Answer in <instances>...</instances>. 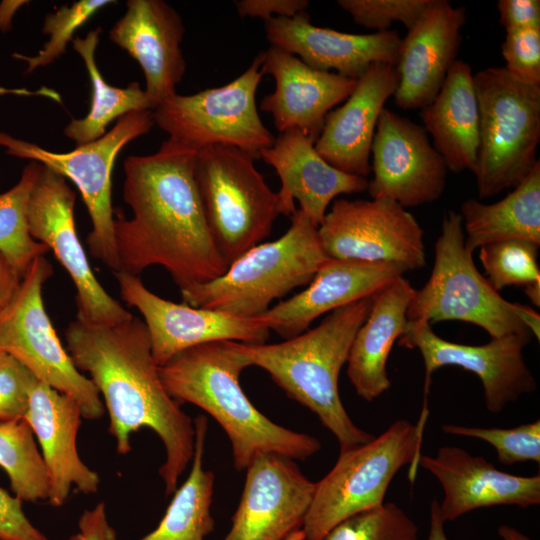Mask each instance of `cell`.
<instances>
[{"label": "cell", "instance_id": "f6af8a7d", "mask_svg": "<svg viewBox=\"0 0 540 540\" xmlns=\"http://www.w3.org/2000/svg\"><path fill=\"white\" fill-rule=\"evenodd\" d=\"M68 540H117V533L108 520L104 502L84 510L78 520V531Z\"/></svg>", "mask_w": 540, "mask_h": 540}, {"label": "cell", "instance_id": "836d02e7", "mask_svg": "<svg viewBox=\"0 0 540 540\" xmlns=\"http://www.w3.org/2000/svg\"><path fill=\"white\" fill-rule=\"evenodd\" d=\"M0 466L19 499L48 500L49 477L33 431L23 419L0 423Z\"/></svg>", "mask_w": 540, "mask_h": 540}, {"label": "cell", "instance_id": "ab89813d", "mask_svg": "<svg viewBox=\"0 0 540 540\" xmlns=\"http://www.w3.org/2000/svg\"><path fill=\"white\" fill-rule=\"evenodd\" d=\"M505 69L515 80L540 85V27L506 32L501 46Z\"/></svg>", "mask_w": 540, "mask_h": 540}, {"label": "cell", "instance_id": "7402d4cb", "mask_svg": "<svg viewBox=\"0 0 540 540\" xmlns=\"http://www.w3.org/2000/svg\"><path fill=\"white\" fill-rule=\"evenodd\" d=\"M270 45L281 48L308 66L358 80L374 63L395 66L401 37L394 30L351 34L318 27L307 12L273 17L264 22Z\"/></svg>", "mask_w": 540, "mask_h": 540}, {"label": "cell", "instance_id": "83f0119b", "mask_svg": "<svg viewBox=\"0 0 540 540\" xmlns=\"http://www.w3.org/2000/svg\"><path fill=\"white\" fill-rule=\"evenodd\" d=\"M415 291L410 281L400 276L372 296L370 312L353 339L347 359L349 380L366 401H373L391 386L387 360L406 328Z\"/></svg>", "mask_w": 540, "mask_h": 540}, {"label": "cell", "instance_id": "d6986e66", "mask_svg": "<svg viewBox=\"0 0 540 540\" xmlns=\"http://www.w3.org/2000/svg\"><path fill=\"white\" fill-rule=\"evenodd\" d=\"M184 32L181 15L163 0H128L126 12L109 31V40L141 67L153 110L177 93L185 74Z\"/></svg>", "mask_w": 540, "mask_h": 540}, {"label": "cell", "instance_id": "484cf974", "mask_svg": "<svg viewBox=\"0 0 540 540\" xmlns=\"http://www.w3.org/2000/svg\"><path fill=\"white\" fill-rule=\"evenodd\" d=\"M81 418V408L73 398L36 379L24 419L41 448L49 477L47 501L54 507L66 502L73 486L86 495L99 488V475L81 460L77 450Z\"/></svg>", "mask_w": 540, "mask_h": 540}, {"label": "cell", "instance_id": "bcb514c9", "mask_svg": "<svg viewBox=\"0 0 540 540\" xmlns=\"http://www.w3.org/2000/svg\"><path fill=\"white\" fill-rule=\"evenodd\" d=\"M22 277L0 253V313L17 292Z\"/></svg>", "mask_w": 540, "mask_h": 540}, {"label": "cell", "instance_id": "5bb4252c", "mask_svg": "<svg viewBox=\"0 0 540 540\" xmlns=\"http://www.w3.org/2000/svg\"><path fill=\"white\" fill-rule=\"evenodd\" d=\"M75 201L66 179L43 166L29 199L30 234L53 252L72 279L77 318L106 325L127 321L133 315L108 294L92 271L76 230Z\"/></svg>", "mask_w": 540, "mask_h": 540}, {"label": "cell", "instance_id": "ac0fdd59", "mask_svg": "<svg viewBox=\"0 0 540 540\" xmlns=\"http://www.w3.org/2000/svg\"><path fill=\"white\" fill-rule=\"evenodd\" d=\"M242 495L223 540H285L301 529L316 483L293 459L266 453L245 469Z\"/></svg>", "mask_w": 540, "mask_h": 540}, {"label": "cell", "instance_id": "5b68a950", "mask_svg": "<svg viewBox=\"0 0 540 540\" xmlns=\"http://www.w3.org/2000/svg\"><path fill=\"white\" fill-rule=\"evenodd\" d=\"M317 228L296 209L289 229L280 238L249 249L221 276L181 288L183 303L239 318L261 316L272 301L309 284L327 259Z\"/></svg>", "mask_w": 540, "mask_h": 540}, {"label": "cell", "instance_id": "816d5d0a", "mask_svg": "<svg viewBox=\"0 0 540 540\" xmlns=\"http://www.w3.org/2000/svg\"><path fill=\"white\" fill-rule=\"evenodd\" d=\"M526 296L536 306H540V283H534L524 288Z\"/></svg>", "mask_w": 540, "mask_h": 540}, {"label": "cell", "instance_id": "681fc988", "mask_svg": "<svg viewBox=\"0 0 540 540\" xmlns=\"http://www.w3.org/2000/svg\"><path fill=\"white\" fill-rule=\"evenodd\" d=\"M518 316L522 323L532 333L533 336L540 339V315L530 306L520 304Z\"/></svg>", "mask_w": 540, "mask_h": 540}, {"label": "cell", "instance_id": "277c9868", "mask_svg": "<svg viewBox=\"0 0 540 540\" xmlns=\"http://www.w3.org/2000/svg\"><path fill=\"white\" fill-rule=\"evenodd\" d=\"M372 301L371 296L337 308L318 326L280 343L239 342L249 366L265 370L290 398L315 413L337 439L340 451L374 437L354 424L338 389L340 371Z\"/></svg>", "mask_w": 540, "mask_h": 540}, {"label": "cell", "instance_id": "d6a6232c", "mask_svg": "<svg viewBox=\"0 0 540 540\" xmlns=\"http://www.w3.org/2000/svg\"><path fill=\"white\" fill-rule=\"evenodd\" d=\"M43 165L30 161L18 182L0 193V253L23 278L34 260L50 250L30 234L28 205Z\"/></svg>", "mask_w": 540, "mask_h": 540}, {"label": "cell", "instance_id": "f546056e", "mask_svg": "<svg viewBox=\"0 0 540 540\" xmlns=\"http://www.w3.org/2000/svg\"><path fill=\"white\" fill-rule=\"evenodd\" d=\"M465 247L473 252L487 244L522 240L540 246V161L503 199L484 204L475 198L461 205Z\"/></svg>", "mask_w": 540, "mask_h": 540}, {"label": "cell", "instance_id": "7a4b0ae2", "mask_svg": "<svg viewBox=\"0 0 540 540\" xmlns=\"http://www.w3.org/2000/svg\"><path fill=\"white\" fill-rule=\"evenodd\" d=\"M65 340L74 365L88 374L104 400L117 453L128 454L131 434L150 428L165 449L159 469L165 495L173 494L193 458L194 421L167 393L144 321L133 316L106 325L76 317L66 328Z\"/></svg>", "mask_w": 540, "mask_h": 540}, {"label": "cell", "instance_id": "ffe728a7", "mask_svg": "<svg viewBox=\"0 0 540 540\" xmlns=\"http://www.w3.org/2000/svg\"><path fill=\"white\" fill-rule=\"evenodd\" d=\"M418 465L441 484L439 503L444 523L478 508L514 505L528 508L540 503V476H518L497 469L482 456L458 446L440 447L434 456L420 455Z\"/></svg>", "mask_w": 540, "mask_h": 540}, {"label": "cell", "instance_id": "f907efd6", "mask_svg": "<svg viewBox=\"0 0 540 540\" xmlns=\"http://www.w3.org/2000/svg\"><path fill=\"white\" fill-rule=\"evenodd\" d=\"M498 534L502 540H531L527 535L509 525L499 526Z\"/></svg>", "mask_w": 540, "mask_h": 540}, {"label": "cell", "instance_id": "f1b7e54d", "mask_svg": "<svg viewBox=\"0 0 540 540\" xmlns=\"http://www.w3.org/2000/svg\"><path fill=\"white\" fill-rule=\"evenodd\" d=\"M424 129L454 173H474L479 147V111L472 69L456 60L433 101L422 109Z\"/></svg>", "mask_w": 540, "mask_h": 540}, {"label": "cell", "instance_id": "44dd1931", "mask_svg": "<svg viewBox=\"0 0 540 540\" xmlns=\"http://www.w3.org/2000/svg\"><path fill=\"white\" fill-rule=\"evenodd\" d=\"M465 23L464 6L434 0L401 38L395 65L399 82L394 94L400 108L423 109L433 101L456 61Z\"/></svg>", "mask_w": 540, "mask_h": 540}, {"label": "cell", "instance_id": "4316f807", "mask_svg": "<svg viewBox=\"0 0 540 540\" xmlns=\"http://www.w3.org/2000/svg\"><path fill=\"white\" fill-rule=\"evenodd\" d=\"M398 82L395 66L372 64L345 103L326 115L314 144L319 155L342 172L367 178L378 119Z\"/></svg>", "mask_w": 540, "mask_h": 540}, {"label": "cell", "instance_id": "7dc6e473", "mask_svg": "<svg viewBox=\"0 0 540 540\" xmlns=\"http://www.w3.org/2000/svg\"><path fill=\"white\" fill-rule=\"evenodd\" d=\"M444 524L445 523L440 516L439 502L433 500L430 504V525L427 540H448Z\"/></svg>", "mask_w": 540, "mask_h": 540}, {"label": "cell", "instance_id": "4dcf8cb0", "mask_svg": "<svg viewBox=\"0 0 540 540\" xmlns=\"http://www.w3.org/2000/svg\"><path fill=\"white\" fill-rule=\"evenodd\" d=\"M207 417L194 419L195 445L190 473L173 493L157 527L138 540H205L214 530L211 504L215 476L203 468Z\"/></svg>", "mask_w": 540, "mask_h": 540}, {"label": "cell", "instance_id": "30bf717a", "mask_svg": "<svg viewBox=\"0 0 540 540\" xmlns=\"http://www.w3.org/2000/svg\"><path fill=\"white\" fill-rule=\"evenodd\" d=\"M154 125L152 110L130 112L95 141L69 152H54L0 131V147L6 153L36 161L71 180L78 188L91 220L87 243L91 255L113 272L119 271L114 239L112 169L119 152Z\"/></svg>", "mask_w": 540, "mask_h": 540}, {"label": "cell", "instance_id": "603a6c76", "mask_svg": "<svg viewBox=\"0 0 540 540\" xmlns=\"http://www.w3.org/2000/svg\"><path fill=\"white\" fill-rule=\"evenodd\" d=\"M261 53L275 90L261 100L260 109L272 115L279 133L297 129L316 142L326 115L350 96L357 80L314 69L276 46Z\"/></svg>", "mask_w": 540, "mask_h": 540}, {"label": "cell", "instance_id": "b9f144b4", "mask_svg": "<svg viewBox=\"0 0 540 540\" xmlns=\"http://www.w3.org/2000/svg\"><path fill=\"white\" fill-rule=\"evenodd\" d=\"M22 502L0 488V540H48L25 515Z\"/></svg>", "mask_w": 540, "mask_h": 540}, {"label": "cell", "instance_id": "6da1fadb", "mask_svg": "<svg viewBox=\"0 0 540 540\" xmlns=\"http://www.w3.org/2000/svg\"><path fill=\"white\" fill-rule=\"evenodd\" d=\"M196 154L197 150L168 138L157 152L125 160L123 199L133 216H114L119 271L138 276L158 265L181 289L227 270L197 190Z\"/></svg>", "mask_w": 540, "mask_h": 540}, {"label": "cell", "instance_id": "cb8c5ba5", "mask_svg": "<svg viewBox=\"0 0 540 540\" xmlns=\"http://www.w3.org/2000/svg\"><path fill=\"white\" fill-rule=\"evenodd\" d=\"M405 272L397 263L327 258L306 289L270 307L259 318L270 331L290 339L308 330L324 313L373 296Z\"/></svg>", "mask_w": 540, "mask_h": 540}, {"label": "cell", "instance_id": "ba28073f", "mask_svg": "<svg viewBox=\"0 0 540 540\" xmlns=\"http://www.w3.org/2000/svg\"><path fill=\"white\" fill-rule=\"evenodd\" d=\"M239 148L211 145L197 151L194 178L214 244L229 266L263 243L281 215L279 198Z\"/></svg>", "mask_w": 540, "mask_h": 540}, {"label": "cell", "instance_id": "60d3db41", "mask_svg": "<svg viewBox=\"0 0 540 540\" xmlns=\"http://www.w3.org/2000/svg\"><path fill=\"white\" fill-rule=\"evenodd\" d=\"M35 376L15 358L0 351V423L23 419Z\"/></svg>", "mask_w": 540, "mask_h": 540}, {"label": "cell", "instance_id": "d590c367", "mask_svg": "<svg viewBox=\"0 0 540 540\" xmlns=\"http://www.w3.org/2000/svg\"><path fill=\"white\" fill-rule=\"evenodd\" d=\"M539 245L509 240L480 247L479 260L490 285L500 291L509 286L527 287L540 283L537 262Z\"/></svg>", "mask_w": 540, "mask_h": 540}, {"label": "cell", "instance_id": "f35d334b", "mask_svg": "<svg viewBox=\"0 0 540 540\" xmlns=\"http://www.w3.org/2000/svg\"><path fill=\"white\" fill-rule=\"evenodd\" d=\"M434 0H338L337 5L353 21L377 32L387 31L393 22L410 29L430 8Z\"/></svg>", "mask_w": 540, "mask_h": 540}, {"label": "cell", "instance_id": "2e32d148", "mask_svg": "<svg viewBox=\"0 0 540 540\" xmlns=\"http://www.w3.org/2000/svg\"><path fill=\"white\" fill-rule=\"evenodd\" d=\"M372 199H389L403 208L438 200L446 185L447 166L429 142L426 130L384 108L371 146Z\"/></svg>", "mask_w": 540, "mask_h": 540}, {"label": "cell", "instance_id": "9a60e30c", "mask_svg": "<svg viewBox=\"0 0 540 540\" xmlns=\"http://www.w3.org/2000/svg\"><path fill=\"white\" fill-rule=\"evenodd\" d=\"M532 337L531 334H511L491 338L484 345L459 344L439 337L427 321L416 320L408 321L398 345L420 352L425 366V395L434 371L444 366L461 367L478 376L486 408L496 414L537 389L536 379L523 355Z\"/></svg>", "mask_w": 540, "mask_h": 540}, {"label": "cell", "instance_id": "3957f363", "mask_svg": "<svg viewBox=\"0 0 540 540\" xmlns=\"http://www.w3.org/2000/svg\"><path fill=\"white\" fill-rule=\"evenodd\" d=\"M247 367L239 342L220 340L179 352L159 367V374L177 403L194 404L217 421L230 440L238 471L260 454L306 460L317 453L321 443L316 437L274 423L250 402L239 381Z\"/></svg>", "mask_w": 540, "mask_h": 540}, {"label": "cell", "instance_id": "e575fe53", "mask_svg": "<svg viewBox=\"0 0 540 540\" xmlns=\"http://www.w3.org/2000/svg\"><path fill=\"white\" fill-rule=\"evenodd\" d=\"M117 3L114 0H79L64 4L48 13L43 21L42 32L49 36L43 48L34 56L14 53L15 59L26 63V74L49 66L67 51L76 31L102 8Z\"/></svg>", "mask_w": 540, "mask_h": 540}, {"label": "cell", "instance_id": "f5cc1de1", "mask_svg": "<svg viewBox=\"0 0 540 540\" xmlns=\"http://www.w3.org/2000/svg\"><path fill=\"white\" fill-rule=\"evenodd\" d=\"M285 540H305V535L302 528L289 534Z\"/></svg>", "mask_w": 540, "mask_h": 540}, {"label": "cell", "instance_id": "4fadbf2b", "mask_svg": "<svg viewBox=\"0 0 540 540\" xmlns=\"http://www.w3.org/2000/svg\"><path fill=\"white\" fill-rule=\"evenodd\" d=\"M317 235L327 258L391 262L406 271L426 265L423 229L411 213L389 199L338 198Z\"/></svg>", "mask_w": 540, "mask_h": 540}, {"label": "cell", "instance_id": "1f68e13d", "mask_svg": "<svg viewBox=\"0 0 540 540\" xmlns=\"http://www.w3.org/2000/svg\"><path fill=\"white\" fill-rule=\"evenodd\" d=\"M102 29L96 27L85 37H76L72 47L82 58L91 84V104L87 115L72 119L64 128V134L76 145L97 140L106 133L107 126L120 117L140 110H153L151 102L138 82L124 88L112 86L104 79L96 63V49Z\"/></svg>", "mask_w": 540, "mask_h": 540}, {"label": "cell", "instance_id": "74e56055", "mask_svg": "<svg viewBox=\"0 0 540 540\" xmlns=\"http://www.w3.org/2000/svg\"><path fill=\"white\" fill-rule=\"evenodd\" d=\"M446 434L483 440L494 447L499 462L513 465L520 462L540 463V421L525 423L514 428H483L446 424Z\"/></svg>", "mask_w": 540, "mask_h": 540}, {"label": "cell", "instance_id": "ee69618b", "mask_svg": "<svg viewBox=\"0 0 540 540\" xmlns=\"http://www.w3.org/2000/svg\"><path fill=\"white\" fill-rule=\"evenodd\" d=\"M497 9L506 32L540 27L539 0H499Z\"/></svg>", "mask_w": 540, "mask_h": 540}, {"label": "cell", "instance_id": "7bdbcfd3", "mask_svg": "<svg viewBox=\"0 0 540 540\" xmlns=\"http://www.w3.org/2000/svg\"><path fill=\"white\" fill-rule=\"evenodd\" d=\"M241 17H255L267 21L273 17H294L305 12L309 6L306 0H239L234 1Z\"/></svg>", "mask_w": 540, "mask_h": 540}, {"label": "cell", "instance_id": "8992f818", "mask_svg": "<svg viewBox=\"0 0 540 540\" xmlns=\"http://www.w3.org/2000/svg\"><path fill=\"white\" fill-rule=\"evenodd\" d=\"M479 111L474 171L480 199L515 188L539 160L540 85L515 80L504 67L473 75Z\"/></svg>", "mask_w": 540, "mask_h": 540}, {"label": "cell", "instance_id": "7c38bea8", "mask_svg": "<svg viewBox=\"0 0 540 540\" xmlns=\"http://www.w3.org/2000/svg\"><path fill=\"white\" fill-rule=\"evenodd\" d=\"M262 53L231 82L191 95L178 93L160 103L153 120L160 129L195 150L232 146L259 158L275 137L262 122L256 92L263 75Z\"/></svg>", "mask_w": 540, "mask_h": 540}, {"label": "cell", "instance_id": "8fae6325", "mask_svg": "<svg viewBox=\"0 0 540 540\" xmlns=\"http://www.w3.org/2000/svg\"><path fill=\"white\" fill-rule=\"evenodd\" d=\"M52 274V265L45 256L31 264L0 313V351L15 358L38 381L73 398L83 418L99 419L105 412L101 396L74 365L45 309L42 291Z\"/></svg>", "mask_w": 540, "mask_h": 540}, {"label": "cell", "instance_id": "8d00e7d4", "mask_svg": "<svg viewBox=\"0 0 540 540\" xmlns=\"http://www.w3.org/2000/svg\"><path fill=\"white\" fill-rule=\"evenodd\" d=\"M323 540H419V529L401 507L387 502L343 520Z\"/></svg>", "mask_w": 540, "mask_h": 540}, {"label": "cell", "instance_id": "e0dca14e", "mask_svg": "<svg viewBox=\"0 0 540 540\" xmlns=\"http://www.w3.org/2000/svg\"><path fill=\"white\" fill-rule=\"evenodd\" d=\"M114 275L121 298L144 318L158 367L179 352L200 344L220 340L263 344L269 338L270 330L259 317L239 318L175 303L151 292L138 276L123 271Z\"/></svg>", "mask_w": 540, "mask_h": 540}, {"label": "cell", "instance_id": "d4e9b609", "mask_svg": "<svg viewBox=\"0 0 540 540\" xmlns=\"http://www.w3.org/2000/svg\"><path fill=\"white\" fill-rule=\"evenodd\" d=\"M314 144L302 131L287 130L279 133L270 147L261 150L259 157L280 178L277 194L281 215L291 216L297 200L299 210L318 227L337 196L366 191L368 179L333 167L319 155Z\"/></svg>", "mask_w": 540, "mask_h": 540}, {"label": "cell", "instance_id": "9c48e42d", "mask_svg": "<svg viewBox=\"0 0 540 540\" xmlns=\"http://www.w3.org/2000/svg\"><path fill=\"white\" fill-rule=\"evenodd\" d=\"M520 303L504 299L478 271L465 247L460 213L448 211L435 243V259L425 285L415 291L408 321H463L484 329L491 338L532 333L518 316ZM533 336V335H532Z\"/></svg>", "mask_w": 540, "mask_h": 540}, {"label": "cell", "instance_id": "52a82bcc", "mask_svg": "<svg viewBox=\"0 0 540 540\" xmlns=\"http://www.w3.org/2000/svg\"><path fill=\"white\" fill-rule=\"evenodd\" d=\"M425 421L399 419L378 437L340 451L327 475L316 483L302 530L305 540H323L343 520L384 503L397 472L411 465L413 480L421 455Z\"/></svg>", "mask_w": 540, "mask_h": 540}, {"label": "cell", "instance_id": "c3c4849f", "mask_svg": "<svg viewBox=\"0 0 540 540\" xmlns=\"http://www.w3.org/2000/svg\"><path fill=\"white\" fill-rule=\"evenodd\" d=\"M27 3V1L23 0H5L0 3V32L11 29L15 13Z\"/></svg>", "mask_w": 540, "mask_h": 540}]
</instances>
